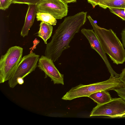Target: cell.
Listing matches in <instances>:
<instances>
[{"label":"cell","mask_w":125,"mask_h":125,"mask_svg":"<svg viewBox=\"0 0 125 125\" xmlns=\"http://www.w3.org/2000/svg\"><path fill=\"white\" fill-rule=\"evenodd\" d=\"M111 12L116 15L125 21V12L124 8L109 7L108 8Z\"/></svg>","instance_id":"15"},{"label":"cell","mask_w":125,"mask_h":125,"mask_svg":"<svg viewBox=\"0 0 125 125\" xmlns=\"http://www.w3.org/2000/svg\"><path fill=\"white\" fill-rule=\"evenodd\" d=\"M124 10L125 12V7L124 8Z\"/></svg>","instance_id":"27"},{"label":"cell","mask_w":125,"mask_h":125,"mask_svg":"<svg viewBox=\"0 0 125 125\" xmlns=\"http://www.w3.org/2000/svg\"><path fill=\"white\" fill-rule=\"evenodd\" d=\"M111 0H100L98 5L99 6L104 3Z\"/></svg>","instance_id":"24"},{"label":"cell","mask_w":125,"mask_h":125,"mask_svg":"<svg viewBox=\"0 0 125 125\" xmlns=\"http://www.w3.org/2000/svg\"><path fill=\"white\" fill-rule=\"evenodd\" d=\"M40 56L31 52L22 58L15 70L8 81L9 87L13 88L18 84L17 79L19 78H24L34 71L37 66Z\"/></svg>","instance_id":"5"},{"label":"cell","mask_w":125,"mask_h":125,"mask_svg":"<svg viewBox=\"0 0 125 125\" xmlns=\"http://www.w3.org/2000/svg\"><path fill=\"white\" fill-rule=\"evenodd\" d=\"M41 0H13L12 3L25 4L29 5H35Z\"/></svg>","instance_id":"16"},{"label":"cell","mask_w":125,"mask_h":125,"mask_svg":"<svg viewBox=\"0 0 125 125\" xmlns=\"http://www.w3.org/2000/svg\"><path fill=\"white\" fill-rule=\"evenodd\" d=\"M121 35L122 43L125 49V28L122 31Z\"/></svg>","instance_id":"21"},{"label":"cell","mask_w":125,"mask_h":125,"mask_svg":"<svg viewBox=\"0 0 125 125\" xmlns=\"http://www.w3.org/2000/svg\"><path fill=\"white\" fill-rule=\"evenodd\" d=\"M114 90L117 93L120 97L125 100V86L116 88Z\"/></svg>","instance_id":"18"},{"label":"cell","mask_w":125,"mask_h":125,"mask_svg":"<svg viewBox=\"0 0 125 125\" xmlns=\"http://www.w3.org/2000/svg\"><path fill=\"white\" fill-rule=\"evenodd\" d=\"M36 17L37 21L45 22L52 25H56L57 23L56 19L48 13L38 12Z\"/></svg>","instance_id":"13"},{"label":"cell","mask_w":125,"mask_h":125,"mask_svg":"<svg viewBox=\"0 0 125 125\" xmlns=\"http://www.w3.org/2000/svg\"><path fill=\"white\" fill-rule=\"evenodd\" d=\"M23 49L15 46L9 48L0 60V83L8 81L11 77L22 58Z\"/></svg>","instance_id":"4"},{"label":"cell","mask_w":125,"mask_h":125,"mask_svg":"<svg viewBox=\"0 0 125 125\" xmlns=\"http://www.w3.org/2000/svg\"><path fill=\"white\" fill-rule=\"evenodd\" d=\"M38 66L51 79L54 84L64 85L63 75L59 72L51 60L42 55L39 60Z\"/></svg>","instance_id":"9"},{"label":"cell","mask_w":125,"mask_h":125,"mask_svg":"<svg viewBox=\"0 0 125 125\" xmlns=\"http://www.w3.org/2000/svg\"><path fill=\"white\" fill-rule=\"evenodd\" d=\"M17 82L18 84L20 85L24 83L23 79L21 78H19L17 79Z\"/></svg>","instance_id":"22"},{"label":"cell","mask_w":125,"mask_h":125,"mask_svg":"<svg viewBox=\"0 0 125 125\" xmlns=\"http://www.w3.org/2000/svg\"><path fill=\"white\" fill-rule=\"evenodd\" d=\"M81 32L87 39L91 48L95 50L102 59L111 76L119 77V74L117 73L112 67L93 30L83 28L82 29Z\"/></svg>","instance_id":"8"},{"label":"cell","mask_w":125,"mask_h":125,"mask_svg":"<svg viewBox=\"0 0 125 125\" xmlns=\"http://www.w3.org/2000/svg\"><path fill=\"white\" fill-rule=\"evenodd\" d=\"M104 9L109 7L124 8L125 7V0H112L99 6Z\"/></svg>","instance_id":"14"},{"label":"cell","mask_w":125,"mask_h":125,"mask_svg":"<svg viewBox=\"0 0 125 125\" xmlns=\"http://www.w3.org/2000/svg\"><path fill=\"white\" fill-rule=\"evenodd\" d=\"M88 2L91 4L93 8L98 5L100 0H87Z\"/></svg>","instance_id":"20"},{"label":"cell","mask_w":125,"mask_h":125,"mask_svg":"<svg viewBox=\"0 0 125 125\" xmlns=\"http://www.w3.org/2000/svg\"><path fill=\"white\" fill-rule=\"evenodd\" d=\"M36 6L37 12L49 13L56 19L66 16L68 11L67 3L63 0H41Z\"/></svg>","instance_id":"7"},{"label":"cell","mask_w":125,"mask_h":125,"mask_svg":"<svg viewBox=\"0 0 125 125\" xmlns=\"http://www.w3.org/2000/svg\"><path fill=\"white\" fill-rule=\"evenodd\" d=\"M125 114V100L121 97L112 98L110 101L94 108L90 116H105L117 118Z\"/></svg>","instance_id":"6"},{"label":"cell","mask_w":125,"mask_h":125,"mask_svg":"<svg viewBox=\"0 0 125 125\" xmlns=\"http://www.w3.org/2000/svg\"><path fill=\"white\" fill-rule=\"evenodd\" d=\"M87 17L105 53L114 63H123L125 62V49L116 33L111 29L107 30L99 26L97 21L90 16Z\"/></svg>","instance_id":"2"},{"label":"cell","mask_w":125,"mask_h":125,"mask_svg":"<svg viewBox=\"0 0 125 125\" xmlns=\"http://www.w3.org/2000/svg\"><path fill=\"white\" fill-rule=\"evenodd\" d=\"M13 0H9L10 1L12 2V1Z\"/></svg>","instance_id":"26"},{"label":"cell","mask_w":125,"mask_h":125,"mask_svg":"<svg viewBox=\"0 0 125 125\" xmlns=\"http://www.w3.org/2000/svg\"><path fill=\"white\" fill-rule=\"evenodd\" d=\"M12 2L9 0H0V9L5 10L8 9Z\"/></svg>","instance_id":"17"},{"label":"cell","mask_w":125,"mask_h":125,"mask_svg":"<svg viewBox=\"0 0 125 125\" xmlns=\"http://www.w3.org/2000/svg\"><path fill=\"white\" fill-rule=\"evenodd\" d=\"M88 97L93 100L98 105L107 103L112 99L109 93L106 91L96 92L90 95Z\"/></svg>","instance_id":"12"},{"label":"cell","mask_w":125,"mask_h":125,"mask_svg":"<svg viewBox=\"0 0 125 125\" xmlns=\"http://www.w3.org/2000/svg\"><path fill=\"white\" fill-rule=\"evenodd\" d=\"M64 2L67 3H73L76 2L77 0H63Z\"/></svg>","instance_id":"23"},{"label":"cell","mask_w":125,"mask_h":125,"mask_svg":"<svg viewBox=\"0 0 125 125\" xmlns=\"http://www.w3.org/2000/svg\"><path fill=\"white\" fill-rule=\"evenodd\" d=\"M87 12H79L65 17L47 44L44 54L53 62L58 61L62 52L70 47V43L86 21Z\"/></svg>","instance_id":"1"},{"label":"cell","mask_w":125,"mask_h":125,"mask_svg":"<svg viewBox=\"0 0 125 125\" xmlns=\"http://www.w3.org/2000/svg\"><path fill=\"white\" fill-rule=\"evenodd\" d=\"M119 79L125 85V67L123 69L121 73L119 74Z\"/></svg>","instance_id":"19"},{"label":"cell","mask_w":125,"mask_h":125,"mask_svg":"<svg viewBox=\"0 0 125 125\" xmlns=\"http://www.w3.org/2000/svg\"><path fill=\"white\" fill-rule=\"evenodd\" d=\"M38 36L42 38L44 43L47 44V41L51 36L53 27L52 25L47 23L41 21Z\"/></svg>","instance_id":"11"},{"label":"cell","mask_w":125,"mask_h":125,"mask_svg":"<svg viewBox=\"0 0 125 125\" xmlns=\"http://www.w3.org/2000/svg\"><path fill=\"white\" fill-rule=\"evenodd\" d=\"M125 118V114L118 116L117 118Z\"/></svg>","instance_id":"25"},{"label":"cell","mask_w":125,"mask_h":125,"mask_svg":"<svg viewBox=\"0 0 125 125\" xmlns=\"http://www.w3.org/2000/svg\"><path fill=\"white\" fill-rule=\"evenodd\" d=\"M125 86L119 78L112 76L106 81L87 85L82 84L72 88L62 98L65 100H71L82 97H88L96 92L109 91Z\"/></svg>","instance_id":"3"},{"label":"cell","mask_w":125,"mask_h":125,"mask_svg":"<svg viewBox=\"0 0 125 125\" xmlns=\"http://www.w3.org/2000/svg\"><path fill=\"white\" fill-rule=\"evenodd\" d=\"M37 12L35 5H28L24 23L21 33L23 37L28 35L29 31L34 23Z\"/></svg>","instance_id":"10"}]
</instances>
